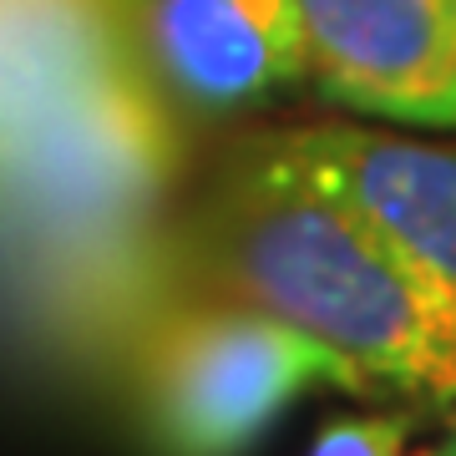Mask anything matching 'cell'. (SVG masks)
I'll return each mask as SVG.
<instances>
[{
	"label": "cell",
	"mask_w": 456,
	"mask_h": 456,
	"mask_svg": "<svg viewBox=\"0 0 456 456\" xmlns=\"http://www.w3.org/2000/svg\"><path fill=\"white\" fill-rule=\"evenodd\" d=\"M431 456H456V431H452V441H446L441 452H431Z\"/></svg>",
	"instance_id": "52a82bcc"
},
{
	"label": "cell",
	"mask_w": 456,
	"mask_h": 456,
	"mask_svg": "<svg viewBox=\"0 0 456 456\" xmlns=\"http://www.w3.org/2000/svg\"><path fill=\"white\" fill-rule=\"evenodd\" d=\"M310 391H370L314 335L208 294L173 310L137 360V411L158 456H244Z\"/></svg>",
	"instance_id": "7a4b0ae2"
},
{
	"label": "cell",
	"mask_w": 456,
	"mask_h": 456,
	"mask_svg": "<svg viewBox=\"0 0 456 456\" xmlns=\"http://www.w3.org/2000/svg\"><path fill=\"white\" fill-rule=\"evenodd\" d=\"M248 147L365 218L456 310V147L350 122L269 132Z\"/></svg>",
	"instance_id": "277c9868"
},
{
	"label": "cell",
	"mask_w": 456,
	"mask_h": 456,
	"mask_svg": "<svg viewBox=\"0 0 456 456\" xmlns=\"http://www.w3.org/2000/svg\"><path fill=\"white\" fill-rule=\"evenodd\" d=\"M183 254L208 294L314 335L370 386L456 395V310L365 218L248 142L193 208Z\"/></svg>",
	"instance_id": "6da1fadb"
},
{
	"label": "cell",
	"mask_w": 456,
	"mask_h": 456,
	"mask_svg": "<svg viewBox=\"0 0 456 456\" xmlns=\"http://www.w3.org/2000/svg\"><path fill=\"white\" fill-rule=\"evenodd\" d=\"M305 61L335 107L456 127V0H294Z\"/></svg>",
	"instance_id": "5b68a950"
},
{
	"label": "cell",
	"mask_w": 456,
	"mask_h": 456,
	"mask_svg": "<svg viewBox=\"0 0 456 456\" xmlns=\"http://www.w3.org/2000/svg\"><path fill=\"white\" fill-rule=\"evenodd\" d=\"M77 0H0V178L41 213H86L127 183V142L92 97Z\"/></svg>",
	"instance_id": "3957f363"
},
{
	"label": "cell",
	"mask_w": 456,
	"mask_h": 456,
	"mask_svg": "<svg viewBox=\"0 0 456 456\" xmlns=\"http://www.w3.org/2000/svg\"><path fill=\"white\" fill-rule=\"evenodd\" d=\"M142 71L198 117H233L310 77L294 0H127Z\"/></svg>",
	"instance_id": "8992f818"
}]
</instances>
